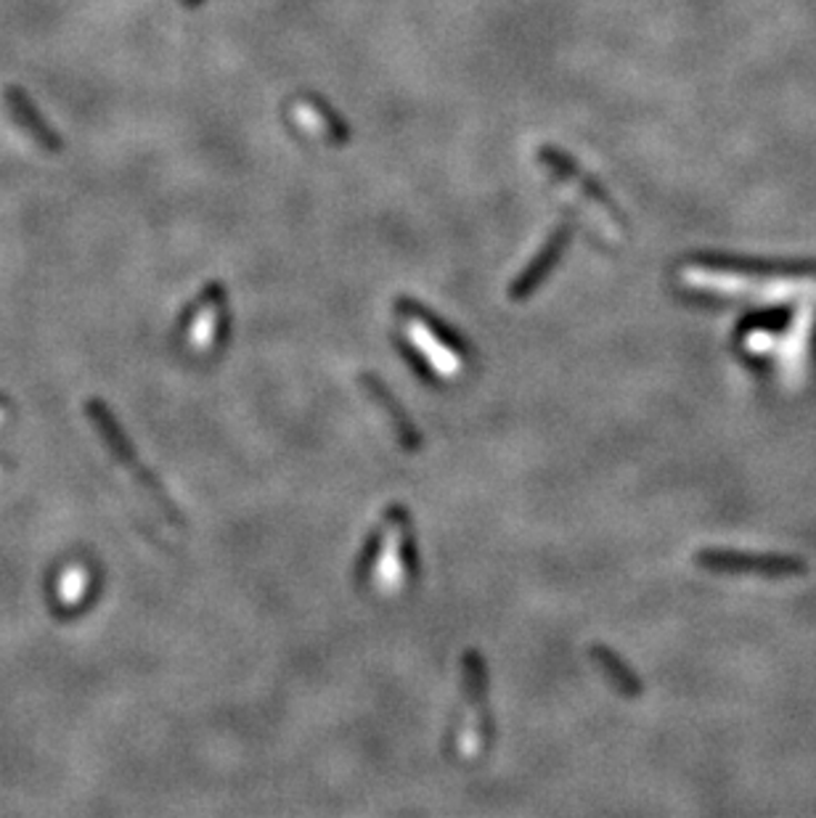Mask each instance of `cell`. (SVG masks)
I'll use <instances>...</instances> for the list:
<instances>
[{
    "instance_id": "6",
    "label": "cell",
    "mask_w": 816,
    "mask_h": 818,
    "mask_svg": "<svg viewBox=\"0 0 816 818\" xmlns=\"http://www.w3.org/2000/svg\"><path fill=\"white\" fill-rule=\"evenodd\" d=\"M289 117L302 133H308L316 141H331L342 143L348 141V128L337 120L331 109L318 103L316 99H297L289 109Z\"/></svg>"
},
{
    "instance_id": "1",
    "label": "cell",
    "mask_w": 816,
    "mask_h": 818,
    "mask_svg": "<svg viewBox=\"0 0 816 818\" xmlns=\"http://www.w3.org/2000/svg\"><path fill=\"white\" fill-rule=\"evenodd\" d=\"M398 323L404 331L406 345L425 360L427 369L438 373L440 379H456L467 369V352L454 335H448L446 326L419 310L417 305H398Z\"/></svg>"
},
{
    "instance_id": "3",
    "label": "cell",
    "mask_w": 816,
    "mask_h": 818,
    "mask_svg": "<svg viewBox=\"0 0 816 818\" xmlns=\"http://www.w3.org/2000/svg\"><path fill=\"white\" fill-rule=\"evenodd\" d=\"M538 159L546 170L551 172L555 183H559V189L573 205H580L586 218L597 226V231L607 233L610 239H618L620 236V220L615 215L613 205L607 202V197L601 193V189L594 180L586 176L584 170L576 168L565 154H559L555 149H541L538 151Z\"/></svg>"
},
{
    "instance_id": "7",
    "label": "cell",
    "mask_w": 816,
    "mask_h": 818,
    "mask_svg": "<svg viewBox=\"0 0 816 818\" xmlns=\"http://www.w3.org/2000/svg\"><path fill=\"white\" fill-rule=\"evenodd\" d=\"M567 239H570V226L567 223L557 226L555 231H551L549 239H546V245L541 247V252H538L536 258L528 262V268L523 270L520 279L511 283V289H509L511 300H523V297H528L530 292H534L538 283L544 281V276L549 273V268L555 266V260H559Z\"/></svg>"
},
{
    "instance_id": "5",
    "label": "cell",
    "mask_w": 816,
    "mask_h": 818,
    "mask_svg": "<svg viewBox=\"0 0 816 818\" xmlns=\"http://www.w3.org/2000/svg\"><path fill=\"white\" fill-rule=\"evenodd\" d=\"M226 326V297L223 289H210V295L193 310L191 323H189V345L197 352H210L216 350V345L223 337Z\"/></svg>"
},
{
    "instance_id": "8",
    "label": "cell",
    "mask_w": 816,
    "mask_h": 818,
    "mask_svg": "<svg viewBox=\"0 0 816 818\" xmlns=\"http://www.w3.org/2000/svg\"><path fill=\"white\" fill-rule=\"evenodd\" d=\"M186 3H189V6H197V3H199V0H186Z\"/></svg>"
},
{
    "instance_id": "2",
    "label": "cell",
    "mask_w": 816,
    "mask_h": 818,
    "mask_svg": "<svg viewBox=\"0 0 816 818\" xmlns=\"http://www.w3.org/2000/svg\"><path fill=\"white\" fill-rule=\"evenodd\" d=\"M411 530H408L406 517L400 511H390L377 538L375 557L366 567V583L379 596H396L411 580Z\"/></svg>"
},
{
    "instance_id": "4",
    "label": "cell",
    "mask_w": 816,
    "mask_h": 818,
    "mask_svg": "<svg viewBox=\"0 0 816 818\" xmlns=\"http://www.w3.org/2000/svg\"><path fill=\"white\" fill-rule=\"evenodd\" d=\"M465 681H467V707H465L467 716L459 720V726H456L454 747L456 752L469 758V755H475L482 745H486L488 731V716H477V710H486V676H482L480 662H477L475 657L467 660Z\"/></svg>"
}]
</instances>
